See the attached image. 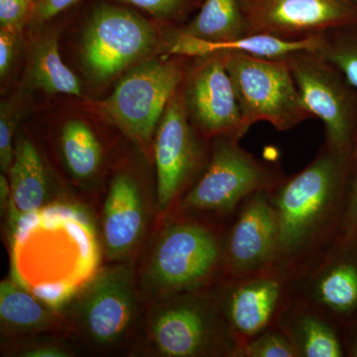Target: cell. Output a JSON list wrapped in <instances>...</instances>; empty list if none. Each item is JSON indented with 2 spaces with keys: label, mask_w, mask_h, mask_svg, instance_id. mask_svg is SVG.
I'll return each mask as SVG.
<instances>
[{
  "label": "cell",
  "mask_w": 357,
  "mask_h": 357,
  "mask_svg": "<svg viewBox=\"0 0 357 357\" xmlns=\"http://www.w3.org/2000/svg\"><path fill=\"white\" fill-rule=\"evenodd\" d=\"M351 157L323 143L306 168L286 176L270 190L277 229L272 269L291 280L340 237Z\"/></svg>",
  "instance_id": "1"
},
{
  "label": "cell",
  "mask_w": 357,
  "mask_h": 357,
  "mask_svg": "<svg viewBox=\"0 0 357 357\" xmlns=\"http://www.w3.org/2000/svg\"><path fill=\"white\" fill-rule=\"evenodd\" d=\"M223 225L174 217L156 237L142 271L143 290L155 301L206 291L225 277Z\"/></svg>",
  "instance_id": "2"
},
{
  "label": "cell",
  "mask_w": 357,
  "mask_h": 357,
  "mask_svg": "<svg viewBox=\"0 0 357 357\" xmlns=\"http://www.w3.org/2000/svg\"><path fill=\"white\" fill-rule=\"evenodd\" d=\"M239 138L218 136L204 172L174 206V217L225 225L255 192L269 191L286 177L281 167L261 161L239 145Z\"/></svg>",
  "instance_id": "3"
},
{
  "label": "cell",
  "mask_w": 357,
  "mask_h": 357,
  "mask_svg": "<svg viewBox=\"0 0 357 357\" xmlns=\"http://www.w3.org/2000/svg\"><path fill=\"white\" fill-rule=\"evenodd\" d=\"M145 330L156 356L239 357L238 340L208 290L155 301Z\"/></svg>",
  "instance_id": "4"
},
{
  "label": "cell",
  "mask_w": 357,
  "mask_h": 357,
  "mask_svg": "<svg viewBox=\"0 0 357 357\" xmlns=\"http://www.w3.org/2000/svg\"><path fill=\"white\" fill-rule=\"evenodd\" d=\"M178 57L141 61L107 98L96 102L98 114L141 147H149L167 105L184 83L188 69Z\"/></svg>",
  "instance_id": "5"
},
{
  "label": "cell",
  "mask_w": 357,
  "mask_h": 357,
  "mask_svg": "<svg viewBox=\"0 0 357 357\" xmlns=\"http://www.w3.org/2000/svg\"><path fill=\"white\" fill-rule=\"evenodd\" d=\"M244 123L269 122L279 131L312 119L286 58L268 59L244 52H223Z\"/></svg>",
  "instance_id": "6"
},
{
  "label": "cell",
  "mask_w": 357,
  "mask_h": 357,
  "mask_svg": "<svg viewBox=\"0 0 357 357\" xmlns=\"http://www.w3.org/2000/svg\"><path fill=\"white\" fill-rule=\"evenodd\" d=\"M141 293L130 263L103 268L70 310L76 332L89 345L112 351L123 344L139 323Z\"/></svg>",
  "instance_id": "7"
},
{
  "label": "cell",
  "mask_w": 357,
  "mask_h": 357,
  "mask_svg": "<svg viewBox=\"0 0 357 357\" xmlns=\"http://www.w3.org/2000/svg\"><path fill=\"white\" fill-rule=\"evenodd\" d=\"M303 102L325 124V143L333 151L351 155L357 144V89L317 50L286 56Z\"/></svg>",
  "instance_id": "8"
},
{
  "label": "cell",
  "mask_w": 357,
  "mask_h": 357,
  "mask_svg": "<svg viewBox=\"0 0 357 357\" xmlns=\"http://www.w3.org/2000/svg\"><path fill=\"white\" fill-rule=\"evenodd\" d=\"M158 34L153 25L126 7L102 3L84 27L79 57L96 83L114 79L154 51Z\"/></svg>",
  "instance_id": "9"
},
{
  "label": "cell",
  "mask_w": 357,
  "mask_h": 357,
  "mask_svg": "<svg viewBox=\"0 0 357 357\" xmlns=\"http://www.w3.org/2000/svg\"><path fill=\"white\" fill-rule=\"evenodd\" d=\"M210 153L211 140L203 137L190 121L181 86L167 105L155 135L156 204L160 213L174 208L198 180Z\"/></svg>",
  "instance_id": "10"
},
{
  "label": "cell",
  "mask_w": 357,
  "mask_h": 357,
  "mask_svg": "<svg viewBox=\"0 0 357 357\" xmlns=\"http://www.w3.org/2000/svg\"><path fill=\"white\" fill-rule=\"evenodd\" d=\"M208 291L241 349L258 333L277 325L294 297L292 280L274 269L248 276L223 277Z\"/></svg>",
  "instance_id": "11"
},
{
  "label": "cell",
  "mask_w": 357,
  "mask_h": 357,
  "mask_svg": "<svg viewBox=\"0 0 357 357\" xmlns=\"http://www.w3.org/2000/svg\"><path fill=\"white\" fill-rule=\"evenodd\" d=\"M246 35L301 41L357 22V0H239Z\"/></svg>",
  "instance_id": "12"
},
{
  "label": "cell",
  "mask_w": 357,
  "mask_h": 357,
  "mask_svg": "<svg viewBox=\"0 0 357 357\" xmlns=\"http://www.w3.org/2000/svg\"><path fill=\"white\" fill-rule=\"evenodd\" d=\"M195 59L182 86L192 126L208 140L218 136L241 139L249 128L241 116L223 52Z\"/></svg>",
  "instance_id": "13"
},
{
  "label": "cell",
  "mask_w": 357,
  "mask_h": 357,
  "mask_svg": "<svg viewBox=\"0 0 357 357\" xmlns=\"http://www.w3.org/2000/svg\"><path fill=\"white\" fill-rule=\"evenodd\" d=\"M269 191L249 196L222 230L225 277H241L272 269L277 229Z\"/></svg>",
  "instance_id": "14"
},
{
  "label": "cell",
  "mask_w": 357,
  "mask_h": 357,
  "mask_svg": "<svg viewBox=\"0 0 357 357\" xmlns=\"http://www.w3.org/2000/svg\"><path fill=\"white\" fill-rule=\"evenodd\" d=\"M292 284L295 297L349 325L357 318V237H340Z\"/></svg>",
  "instance_id": "15"
},
{
  "label": "cell",
  "mask_w": 357,
  "mask_h": 357,
  "mask_svg": "<svg viewBox=\"0 0 357 357\" xmlns=\"http://www.w3.org/2000/svg\"><path fill=\"white\" fill-rule=\"evenodd\" d=\"M147 218V197L140 181L119 171L112 178L102 211L103 245L110 260H122L137 248Z\"/></svg>",
  "instance_id": "16"
},
{
  "label": "cell",
  "mask_w": 357,
  "mask_h": 357,
  "mask_svg": "<svg viewBox=\"0 0 357 357\" xmlns=\"http://www.w3.org/2000/svg\"><path fill=\"white\" fill-rule=\"evenodd\" d=\"M278 325L299 357H345L344 326L294 296Z\"/></svg>",
  "instance_id": "17"
},
{
  "label": "cell",
  "mask_w": 357,
  "mask_h": 357,
  "mask_svg": "<svg viewBox=\"0 0 357 357\" xmlns=\"http://www.w3.org/2000/svg\"><path fill=\"white\" fill-rule=\"evenodd\" d=\"M171 32L170 39L167 44V53L168 55L185 58L204 57L222 52H244L259 57L281 59L296 51L306 49L318 50L321 42V36L301 41H285L273 37L255 35L236 41L213 43L188 36L178 31L177 28Z\"/></svg>",
  "instance_id": "18"
},
{
  "label": "cell",
  "mask_w": 357,
  "mask_h": 357,
  "mask_svg": "<svg viewBox=\"0 0 357 357\" xmlns=\"http://www.w3.org/2000/svg\"><path fill=\"white\" fill-rule=\"evenodd\" d=\"M7 174L13 215L20 218L35 213L48 201L46 169L36 147L27 138H21L16 142L13 162Z\"/></svg>",
  "instance_id": "19"
},
{
  "label": "cell",
  "mask_w": 357,
  "mask_h": 357,
  "mask_svg": "<svg viewBox=\"0 0 357 357\" xmlns=\"http://www.w3.org/2000/svg\"><path fill=\"white\" fill-rule=\"evenodd\" d=\"M1 332L8 337H27L48 332L60 319L34 296L10 280L0 284Z\"/></svg>",
  "instance_id": "20"
},
{
  "label": "cell",
  "mask_w": 357,
  "mask_h": 357,
  "mask_svg": "<svg viewBox=\"0 0 357 357\" xmlns=\"http://www.w3.org/2000/svg\"><path fill=\"white\" fill-rule=\"evenodd\" d=\"M26 76L33 88L45 93L84 98L79 79L61 58L57 33H46L35 41Z\"/></svg>",
  "instance_id": "21"
},
{
  "label": "cell",
  "mask_w": 357,
  "mask_h": 357,
  "mask_svg": "<svg viewBox=\"0 0 357 357\" xmlns=\"http://www.w3.org/2000/svg\"><path fill=\"white\" fill-rule=\"evenodd\" d=\"M177 29L188 36L213 43L248 36L239 0H203L197 15Z\"/></svg>",
  "instance_id": "22"
},
{
  "label": "cell",
  "mask_w": 357,
  "mask_h": 357,
  "mask_svg": "<svg viewBox=\"0 0 357 357\" xmlns=\"http://www.w3.org/2000/svg\"><path fill=\"white\" fill-rule=\"evenodd\" d=\"M61 151L73 177L86 181L95 177L102 166V149L91 128L79 119L66 122L61 131Z\"/></svg>",
  "instance_id": "23"
},
{
  "label": "cell",
  "mask_w": 357,
  "mask_h": 357,
  "mask_svg": "<svg viewBox=\"0 0 357 357\" xmlns=\"http://www.w3.org/2000/svg\"><path fill=\"white\" fill-rule=\"evenodd\" d=\"M357 89V22L321 35L318 50Z\"/></svg>",
  "instance_id": "24"
},
{
  "label": "cell",
  "mask_w": 357,
  "mask_h": 357,
  "mask_svg": "<svg viewBox=\"0 0 357 357\" xmlns=\"http://www.w3.org/2000/svg\"><path fill=\"white\" fill-rule=\"evenodd\" d=\"M239 357H299L292 340L277 324L243 345Z\"/></svg>",
  "instance_id": "25"
},
{
  "label": "cell",
  "mask_w": 357,
  "mask_h": 357,
  "mask_svg": "<svg viewBox=\"0 0 357 357\" xmlns=\"http://www.w3.org/2000/svg\"><path fill=\"white\" fill-rule=\"evenodd\" d=\"M136 7L159 20H180L199 0H117Z\"/></svg>",
  "instance_id": "26"
},
{
  "label": "cell",
  "mask_w": 357,
  "mask_h": 357,
  "mask_svg": "<svg viewBox=\"0 0 357 357\" xmlns=\"http://www.w3.org/2000/svg\"><path fill=\"white\" fill-rule=\"evenodd\" d=\"M340 237H357V144L349 161Z\"/></svg>",
  "instance_id": "27"
},
{
  "label": "cell",
  "mask_w": 357,
  "mask_h": 357,
  "mask_svg": "<svg viewBox=\"0 0 357 357\" xmlns=\"http://www.w3.org/2000/svg\"><path fill=\"white\" fill-rule=\"evenodd\" d=\"M0 114V167L2 173L7 174L15 153L13 137L16 121L13 109L7 103H2Z\"/></svg>",
  "instance_id": "28"
},
{
  "label": "cell",
  "mask_w": 357,
  "mask_h": 357,
  "mask_svg": "<svg viewBox=\"0 0 357 357\" xmlns=\"http://www.w3.org/2000/svg\"><path fill=\"white\" fill-rule=\"evenodd\" d=\"M34 0H0V28L21 31L29 22Z\"/></svg>",
  "instance_id": "29"
},
{
  "label": "cell",
  "mask_w": 357,
  "mask_h": 357,
  "mask_svg": "<svg viewBox=\"0 0 357 357\" xmlns=\"http://www.w3.org/2000/svg\"><path fill=\"white\" fill-rule=\"evenodd\" d=\"M11 356L21 357H69L73 351L64 344L55 340H36L21 342L15 345Z\"/></svg>",
  "instance_id": "30"
},
{
  "label": "cell",
  "mask_w": 357,
  "mask_h": 357,
  "mask_svg": "<svg viewBox=\"0 0 357 357\" xmlns=\"http://www.w3.org/2000/svg\"><path fill=\"white\" fill-rule=\"evenodd\" d=\"M79 1L82 0H35L29 22L32 25L44 24Z\"/></svg>",
  "instance_id": "31"
},
{
  "label": "cell",
  "mask_w": 357,
  "mask_h": 357,
  "mask_svg": "<svg viewBox=\"0 0 357 357\" xmlns=\"http://www.w3.org/2000/svg\"><path fill=\"white\" fill-rule=\"evenodd\" d=\"M20 31L9 28H0V76L4 77L13 66L15 57Z\"/></svg>",
  "instance_id": "32"
},
{
  "label": "cell",
  "mask_w": 357,
  "mask_h": 357,
  "mask_svg": "<svg viewBox=\"0 0 357 357\" xmlns=\"http://www.w3.org/2000/svg\"><path fill=\"white\" fill-rule=\"evenodd\" d=\"M345 356L357 357V318L344 326Z\"/></svg>",
  "instance_id": "33"
},
{
  "label": "cell",
  "mask_w": 357,
  "mask_h": 357,
  "mask_svg": "<svg viewBox=\"0 0 357 357\" xmlns=\"http://www.w3.org/2000/svg\"><path fill=\"white\" fill-rule=\"evenodd\" d=\"M11 203V188L9 178L6 177V174H1L0 176V208L1 213L6 211Z\"/></svg>",
  "instance_id": "34"
},
{
  "label": "cell",
  "mask_w": 357,
  "mask_h": 357,
  "mask_svg": "<svg viewBox=\"0 0 357 357\" xmlns=\"http://www.w3.org/2000/svg\"><path fill=\"white\" fill-rule=\"evenodd\" d=\"M34 2H35V0H34Z\"/></svg>",
  "instance_id": "35"
}]
</instances>
